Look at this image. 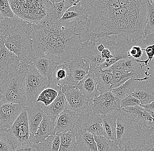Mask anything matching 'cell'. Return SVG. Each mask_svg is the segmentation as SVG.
I'll use <instances>...</instances> for the list:
<instances>
[{"label": "cell", "instance_id": "cell-1", "mask_svg": "<svg viewBox=\"0 0 154 151\" xmlns=\"http://www.w3.org/2000/svg\"><path fill=\"white\" fill-rule=\"evenodd\" d=\"M148 0H90L86 23L78 30L82 42L93 36L123 35L144 37Z\"/></svg>", "mask_w": 154, "mask_h": 151}, {"label": "cell", "instance_id": "cell-2", "mask_svg": "<svg viewBox=\"0 0 154 151\" xmlns=\"http://www.w3.org/2000/svg\"><path fill=\"white\" fill-rule=\"evenodd\" d=\"M34 59L47 57L68 63L79 54L82 46L80 34L56 23H32Z\"/></svg>", "mask_w": 154, "mask_h": 151}, {"label": "cell", "instance_id": "cell-3", "mask_svg": "<svg viewBox=\"0 0 154 151\" xmlns=\"http://www.w3.org/2000/svg\"><path fill=\"white\" fill-rule=\"evenodd\" d=\"M2 36L5 46L20 59L21 62L32 61V36L31 25L15 16L2 19Z\"/></svg>", "mask_w": 154, "mask_h": 151}, {"label": "cell", "instance_id": "cell-4", "mask_svg": "<svg viewBox=\"0 0 154 151\" xmlns=\"http://www.w3.org/2000/svg\"><path fill=\"white\" fill-rule=\"evenodd\" d=\"M20 74H23L25 77L26 108L30 107L37 102V98L41 92L50 87L51 82L39 73L32 61L21 62Z\"/></svg>", "mask_w": 154, "mask_h": 151}, {"label": "cell", "instance_id": "cell-5", "mask_svg": "<svg viewBox=\"0 0 154 151\" xmlns=\"http://www.w3.org/2000/svg\"><path fill=\"white\" fill-rule=\"evenodd\" d=\"M49 0H9L15 16L32 23L47 22Z\"/></svg>", "mask_w": 154, "mask_h": 151}, {"label": "cell", "instance_id": "cell-6", "mask_svg": "<svg viewBox=\"0 0 154 151\" xmlns=\"http://www.w3.org/2000/svg\"><path fill=\"white\" fill-rule=\"evenodd\" d=\"M0 102L26 106V96L24 74H19L0 84Z\"/></svg>", "mask_w": 154, "mask_h": 151}, {"label": "cell", "instance_id": "cell-7", "mask_svg": "<svg viewBox=\"0 0 154 151\" xmlns=\"http://www.w3.org/2000/svg\"><path fill=\"white\" fill-rule=\"evenodd\" d=\"M116 123L115 143L120 149L125 150L130 140L137 136L142 130L133 119L123 112L121 108Z\"/></svg>", "mask_w": 154, "mask_h": 151}, {"label": "cell", "instance_id": "cell-8", "mask_svg": "<svg viewBox=\"0 0 154 151\" xmlns=\"http://www.w3.org/2000/svg\"><path fill=\"white\" fill-rule=\"evenodd\" d=\"M6 133L8 141L13 150L20 146L31 143L27 113L26 109L7 130Z\"/></svg>", "mask_w": 154, "mask_h": 151}, {"label": "cell", "instance_id": "cell-9", "mask_svg": "<svg viewBox=\"0 0 154 151\" xmlns=\"http://www.w3.org/2000/svg\"><path fill=\"white\" fill-rule=\"evenodd\" d=\"M92 104L77 114L75 128L94 135L104 136L103 126V115L95 113L92 109Z\"/></svg>", "mask_w": 154, "mask_h": 151}, {"label": "cell", "instance_id": "cell-10", "mask_svg": "<svg viewBox=\"0 0 154 151\" xmlns=\"http://www.w3.org/2000/svg\"><path fill=\"white\" fill-rule=\"evenodd\" d=\"M21 61L13 52L0 42V84L20 74Z\"/></svg>", "mask_w": 154, "mask_h": 151}, {"label": "cell", "instance_id": "cell-11", "mask_svg": "<svg viewBox=\"0 0 154 151\" xmlns=\"http://www.w3.org/2000/svg\"><path fill=\"white\" fill-rule=\"evenodd\" d=\"M67 100V107L78 114L93 103L76 85H65L60 86Z\"/></svg>", "mask_w": 154, "mask_h": 151}, {"label": "cell", "instance_id": "cell-12", "mask_svg": "<svg viewBox=\"0 0 154 151\" xmlns=\"http://www.w3.org/2000/svg\"><path fill=\"white\" fill-rule=\"evenodd\" d=\"M88 9L72 7L64 12L58 24L77 33L79 29L86 23Z\"/></svg>", "mask_w": 154, "mask_h": 151}, {"label": "cell", "instance_id": "cell-13", "mask_svg": "<svg viewBox=\"0 0 154 151\" xmlns=\"http://www.w3.org/2000/svg\"><path fill=\"white\" fill-rule=\"evenodd\" d=\"M25 109L23 105L0 102V131H6Z\"/></svg>", "mask_w": 154, "mask_h": 151}, {"label": "cell", "instance_id": "cell-14", "mask_svg": "<svg viewBox=\"0 0 154 151\" xmlns=\"http://www.w3.org/2000/svg\"><path fill=\"white\" fill-rule=\"evenodd\" d=\"M124 151H154V128L141 131L130 140Z\"/></svg>", "mask_w": 154, "mask_h": 151}, {"label": "cell", "instance_id": "cell-15", "mask_svg": "<svg viewBox=\"0 0 154 151\" xmlns=\"http://www.w3.org/2000/svg\"><path fill=\"white\" fill-rule=\"evenodd\" d=\"M120 101L116 100L110 91L100 94L93 100L92 109L100 115H106L121 108Z\"/></svg>", "mask_w": 154, "mask_h": 151}, {"label": "cell", "instance_id": "cell-16", "mask_svg": "<svg viewBox=\"0 0 154 151\" xmlns=\"http://www.w3.org/2000/svg\"><path fill=\"white\" fill-rule=\"evenodd\" d=\"M121 109L124 113L137 123L142 130L153 128V118L142 105Z\"/></svg>", "mask_w": 154, "mask_h": 151}, {"label": "cell", "instance_id": "cell-17", "mask_svg": "<svg viewBox=\"0 0 154 151\" xmlns=\"http://www.w3.org/2000/svg\"><path fill=\"white\" fill-rule=\"evenodd\" d=\"M132 96L140 101L141 105L151 103L154 100V77L150 75L138 79V83Z\"/></svg>", "mask_w": 154, "mask_h": 151}, {"label": "cell", "instance_id": "cell-18", "mask_svg": "<svg viewBox=\"0 0 154 151\" xmlns=\"http://www.w3.org/2000/svg\"><path fill=\"white\" fill-rule=\"evenodd\" d=\"M72 85H76L87 75L90 65L85 61L79 54L68 62Z\"/></svg>", "mask_w": 154, "mask_h": 151}, {"label": "cell", "instance_id": "cell-19", "mask_svg": "<svg viewBox=\"0 0 154 151\" xmlns=\"http://www.w3.org/2000/svg\"><path fill=\"white\" fill-rule=\"evenodd\" d=\"M77 114L66 107L58 116L55 122V134L74 131L76 123Z\"/></svg>", "mask_w": 154, "mask_h": 151}, {"label": "cell", "instance_id": "cell-20", "mask_svg": "<svg viewBox=\"0 0 154 151\" xmlns=\"http://www.w3.org/2000/svg\"><path fill=\"white\" fill-rule=\"evenodd\" d=\"M44 106L40 102H37L34 105L26 108L28 119L31 142L43 120Z\"/></svg>", "mask_w": 154, "mask_h": 151}, {"label": "cell", "instance_id": "cell-21", "mask_svg": "<svg viewBox=\"0 0 154 151\" xmlns=\"http://www.w3.org/2000/svg\"><path fill=\"white\" fill-rule=\"evenodd\" d=\"M144 67L142 63L137 61L136 59L132 57H128L116 62L110 68L134 73L137 78L140 79L145 76Z\"/></svg>", "mask_w": 154, "mask_h": 151}, {"label": "cell", "instance_id": "cell-22", "mask_svg": "<svg viewBox=\"0 0 154 151\" xmlns=\"http://www.w3.org/2000/svg\"><path fill=\"white\" fill-rule=\"evenodd\" d=\"M65 85H72L69 66L66 62H58L52 76L50 87L59 90L60 87Z\"/></svg>", "mask_w": 154, "mask_h": 151}, {"label": "cell", "instance_id": "cell-23", "mask_svg": "<svg viewBox=\"0 0 154 151\" xmlns=\"http://www.w3.org/2000/svg\"><path fill=\"white\" fill-rule=\"evenodd\" d=\"M97 82V89L100 94L111 90L112 71L109 68L103 69L100 66L90 65Z\"/></svg>", "mask_w": 154, "mask_h": 151}, {"label": "cell", "instance_id": "cell-24", "mask_svg": "<svg viewBox=\"0 0 154 151\" xmlns=\"http://www.w3.org/2000/svg\"><path fill=\"white\" fill-rule=\"evenodd\" d=\"M76 85L92 101L100 95V93L97 90V80L94 71L91 66L87 75Z\"/></svg>", "mask_w": 154, "mask_h": 151}, {"label": "cell", "instance_id": "cell-25", "mask_svg": "<svg viewBox=\"0 0 154 151\" xmlns=\"http://www.w3.org/2000/svg\"><path fill=\"white\" fill-rule=\"evenodd\" d=\"M67 101L65 95L62 92L60 87L58 90L57 98L48 106H44V113L55 124L57 119L67 107Z\"/></svg>", "mask_w": 154, "mask_h": 151}, {"label": "cell", "instance_id": "cell-26", "mask_svg": "<svg viewBox=\"0 0 154 151\" xmlns=\"http://www.w3.org/2000/svg\"><path fill=\"white\" fill-rule=\"evenodd\" d=\"M55 124L44 113L43 120L32 140L31 143L33 144H38L50 135L55 134Z\"/></svg>", "mask_w": 154, "mask_h": 151}, {"label": "cell", "instance_id": "cell-27", "mask_svg": "<svg viewBox=\"0 0 154 151\" xmlns=\"http://www.w3.org/2000/svg\"><path fill=\"white\" fill-rule=\"evenodd\" d=\"M78 151H98L94 135L90 133L75 129Z\"/></svg>", "mask_w": 154, "mask_h": 151}, {"label": "cell", "instance_id": "cell-28", "mask_svg": "<svg viewBox=\"0 0 154 151\" xmlns=\"http://www.w3.org/2000/svg\"><path fill=\"white\" fill-rule=\"evenodd\" d=\"M32 62L39 73L51 82L53 73L58 62L45 56L35 58Z\"/></svg>", "mask_w": 154, "mask_h": 151}, {"label": "cell", "instance_id": "cell-29", "mask_svg": "<svg viewBox=\"0 0 154 151\" xmlns=\"http://www.w3.org/2000/svg\"><path fill=\"white\" fill-rule=\"evenodd\" d=\"M120 109L106 115H103V126L104 137L115 142L116 137V119Z\"/></svg>", "mask_w": 154, "mask_h": 151}, {"label": "cell", "instance_id": "cell-30", "mask_svg": "<svg viewBox=\"0 0 154 151\" xmlns=\"http://www.w3.org/2000/svg\"><path fill=\"white\" fill-rule=\"evenodd\" d=\"M138 83V79L132 78L122 85L112 89L110 91L116 100L120 101L129 95H131Z\"/></svg>", "mask_w": 154, "mask_h": 151}, {"label": "cell", "instance_id": "cell-31", "mask_svg": "<svg viewBox=\"0 0 154 151\" xmlns=\"http://www.w3.org/2000/svg\"><path fill=\"white\" fill-rule=\"evenodd\" d=\"M68 9L63 1L52 3L49 0L48 3L47 21L58 23L64 12Z\"/></svg>", "mask_w": 154, "mask_h": 151}, {"label": "cell", "instance_id": "cell-32", "mask_svg": "<svg viewBox=\"0 0 154 151\" xmlns=\"http://www.w3.org/2000/svg\"><path fill=\"white\" fill-rule=\"evenodd\" d=\"M60 143V135L54 134L33 145L36 151H59Z\"/></svg>", "mask_w": 154, "mask_h": 151}, {"label": "cell", "instance_id": "cell-33", "mask_svg": "<svg viewBox=\"0 0 154 151\" xmlns=\"http://www.w3.org/2000/svg\"><path fill=\"white\" fill-rule=\"evenodd\" d=\"M60 137V146L59 151H78L75 130L73 131L61 134Z\"/></svg>", "mask_w": 154, "mask_h": 151}, {"label": "cell", "instance_id": "cell-34", "mask_svg": "<svg viewBox=\"0 0 154 151\" xmlns=\"http://www.w3.org/2000/svg\"><path fill=\"white\" fill-rule=\"evenodd\" d=\"M112 71V89L116 88L125 83L126 81L132 78H137L134 73H130L122 70L111 69Z\"/></svg>", "mask_w": 154, "mask_h": 151}, {"label": "cell", "instance_id": "cell-35", "mask_svg": "<svg viewBox=\"0 0 154 151\" xmlns=\"http://www.w3.org/2000/svg\"><path fill=\"white\" fill-rule=\"evenodd\" d=\"M94 138L99 151H124L116 145L114 141L104 136L94 135Z\"/></svg>", "mask_w": 154, "mask_h": 151}, {"label": "cell", "instance_id": "cell-36", "mask_svg": "<svg viewBox=\"0 0 154 151\" xmlns=\"http://www.w3.org/2000/svg\"><path fill=\"white\" fill-rule=\"evenodd\" d=\"M58 95V90L50 86L41 92L37 98V102H40L45 106H48L56 99Z\"/></svg>", "mask_w": 154, "mask_h": 151}, {"label": "cell", "instance_id": "cell-37", "mask_svg": "<svg viewBox=\"0 0 154 151\" xmlns=\"http://www.w3.org/2000/svg\"><path fill=\"white\" fill-rule=\"evenodd\" d=\"M154 32V5L148 0L147 5L146 26L144 30V36L150 35Z\"/></svg>", "mask_w": 154, "mask_h": 151}, {"label": "cell", "instance_id": "cell-38", "mask_svg": "<svg viewBox=\"0 0 154 151\" xmlns=\"http://www.w3.org/2000/svg\"><path fill=\"white\" fill-rule=\"evenodd\" d=\"M0 12L3 18H13L15 16L10 5L9 0H0Z\"/></svg>", "mask_w": 154, "mask_h": 151}, {"label": "cell", "instance_id": "cell-39", "mask_svg": "<svg viewBox=\"0 0 154 151\" xmlns=\"http://www.w3.org/2000/svg\"><path fill=\"white\" fill-rule=\"evenodd\" d=\"M141 102L138 99L136 98L132 95H129L120 101L121 108L129 107L136 106L140 105Z\"/></svg>", "mask_w": 154, "mask_h": 151}, {"label": "cell", "instance_id": "cell-40", "mask_svg": "<svg viewBox=\"0 0 154 151\" xmlns=\"http://www.w3.org/2000/svg\"><path fill=\"white\" fill-rule=\"evenodd\" d=\"M13 150V148L8 141L6 131H0V151Z\"/></svg>", "mask_w": 154, "mask_h": 151}, {"label": "cell", "instance_id": "cell-41", "mask_svg": "<svg viewBox=\"0 0 154 151\" xmlns=\"http://www.w3.org/2000/svg\"><path fill=\"white\" fill-rule=\"evenodd\" d=\"M67 8L72 7H79L82 8H88L90 0H63Z\"/></svg>", "mask_w": 154, "mask_h": 151}, {"label": "cell", "instance_id": "cell-42", "mask_svg": "<svg viewBox=\"0 0 154 151\" xmlns=\"http://www.w3.org/2000/svg\"><path fill=\"white\" fill-rule=\"evenodd\" d=\"M146 53V55L148 56V59L145 60H140L139 59H136L137 61L138 62L142 63L143 64V66H148L149 62L152 61V59L154 57V44L153 45L148 46L145 49H142Z\"/></svg>", "mask_w": 154, "mask_h": 151}, {"label": "cell", "instance_id": "cell-43", "mask_svg": "<svg viewBox=\"0 0 154 151\" xmlns=\"http://www.w3.org/2000/svg\"><path fill=\"white\" fill-rule=\"evenodd\" d=\"M143 48L140 46L135 45L133 46L128 52V56L132 57L135 59H138L141 58L143 55Z\"/></svg>", "mask_w": 154, "mask_h": 151}, {"label": "cell", "instance_id": "cell-44", "mask_svg": "<svg viewBox=\"0 0 154 151\" xmlns=\"http://www.w3.org/2000/svg\"><path fill=\"white\" fill-rule=\"evenodd\" d=\"M12 151H36L32 143L26 144L20 146L14 149Z\"/></svg>", "mask_w": 154, "mask_h": 151}, {"label": "cell", "instance_id": "cell-45", "mask_svg": "<svg viewBox=\"0 0 154 151\" xmlns=\"http://www.w3.org/2000/svg\"><path fill=\"white\" fill-rule=\"evenodd\" d=\"M144 75L145 76L151 75L154 77V57L147 66L146 70L144 72Z\"/></svg>", "mask_w": 154, "mask_h": 151}, {"label": "cell", "instance_id": "cell-46", "mask_svg": "<svg viewBox=\"0 0 154 151\" xmlns=\"http://www.w3.org/2000/svg\"><path fill=\"white\" fill-rule=\"evenodd\" d=\"M142 105L148 110H154V100L151 103Z\"/></svg>", "mask_w": 154, "mask_h": 151}, {"label": "cell", "instance_id": "cell-47", "mask_svg": "<svg viewBox=\"0 0 154 151\" xmlns=\"http://www.w3.org/2000/svg\"><path fill=\"white\" fill-rule=\"evenodd\" d=\"M2 33V20H0V36Z\"/></svg>", "mask_w": 154, "mask_h": 151}, {"label": "cell", "instance_id": "cell-48", "mask_svg": "<svg viewBox=\"0 0 154 151\" xmlns=\"http://www.w3.org/2000/svg\"><path fill=\"white\" fill-rule=\"evenodd\" d=\"M147 110L149 111V112L150 113V114H151V116H152V118H153V128H154V110Z\"/></svg>", "mask_w": 154, "mask_h": 151}, {"label": "cell", "instance_id": "cell-49", "mask_svg": "<svg viewBox=\"0 0 154 151\" xmlns=\"http://www.w3.org/2000/svg\"><path fill=\"white\" fill-rule=\"evenodd\" d=\"M50 1L52 3H55L59 2H61V1H63V0H50Z\"/></svg>", "mask_w": 154, "mask_h": 151}, {"label": "cell", "instance_id": "cell-50", "mask_svg": "<svg viewBox=\"0 0 154 151\" xmlns=\"http://www.w3.org/2000/svg\"><path fill=\"white\" fill-rule=\"evenodd\" d=\"M3 19H4V18L2 17V15H1V12H0V20H2Z\"/></svg>", "mask_w": 154, "mask_h": 151}, {"label": "cell", "instance_id": "cell-51", "mask_svg": "<svg viewBox=\"0 0 154 151\" xmlns=\"http://www.w3.org/2000/svg\"><path fill=\"white\" fill-rule=\"evenodd\" d=\"M2 40V36H0V42H1Z\"/></svg>", "mask_w": 154, "mask_h": 151}, {"label": "cell", "instance_id": "cell-52", "mask_svg": "<svg viewBox=\"0 0 154 151\" xmlns=\"http://www.w3.org/2000/svg\"><path fill=\"white\" fill-rule=\"evenodd\" d=\"M152 3L154 5V0H152Z\"/></svg>", "mask_w": 154, "mask_h": 151}, {"label": "cell", "instance_id": "cell-53", "mask_svg": "<svg viewBox=\"0 0 154 151\" xmlns=\"http://www.w3.org/2000/svg\"><path fill=\"white\" fill-rule=\"evenodd\" d=\"M153 34H154V32H153Z\"/></svg>", "mask_w": 154, "mask_h": 151}]
</instances>
